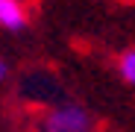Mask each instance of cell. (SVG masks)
Masks as SVG:
<instances>
[{"mask_svg": "<svg viewBox=\"0 0 135 132\" xmlns=\"http://www.w3.org/2000/svg\"><path fill=\"white\" fill-rule=\"evenodd\" d=\"M35 132H94V115L82 103L62 100L44 109L35 123Z\"/></svg>", "mask_w": 135, "mask_h": 132, "instance_id": "1", "label": "cell"}, {"mask_svg": "<svg viewBox=\"0 0 135 132\" xmlns=\"http://www.w3.org/2000/svg\"><path fill=\"white\" fill-rule=\"evenodd\" d=\"M30 9L24 0H0V30L6 32H24L30 30Z\"/></svg>", "mask_w": 135, "mask_h": 132, "instance_id": "2", "label": "cell"}, {"mask_svg": "<svg viewBox=\"0 0 135 132\" xmlns=\"http://www.w3.org/2000/svg\"><path fill=\"white\" fill-rule=\"evenodd\" d=\"M115 71H118V76H120L129 88H135V47L123 50V53L115 59Z\"/></svg>", "mask_w": 135, "mask_h": 132, "instance_id": "3", "label": "cell"}, {"mask_svg": "<svg viewBox=\"0 0 135 132\" xmlns=\"http://www.w3.org/2000/svg\"><path fill=\"white\" fill-rule=\"evenodd\" d=\"M6 76H9V65L0 59V82H6Z\"/></svg>", "mask_w": 135, "mask_h": 132, "instance_id": "4", "label": "cell"}]
</instances>
